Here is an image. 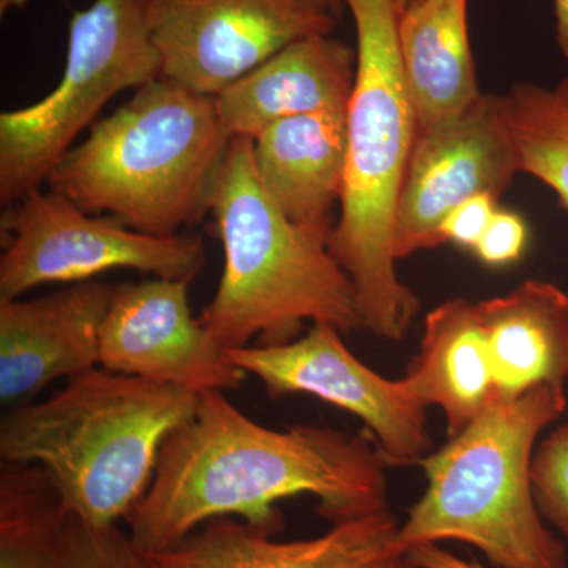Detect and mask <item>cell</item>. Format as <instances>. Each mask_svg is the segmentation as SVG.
<instances>
[{"label":"cell","mask_w":568,"mask_h":568,"mask_svg":"<svg viewBox=\"0 0 568 568\" xmlns=\"http://www.w3.org/2000/svg\"><path fill=\"white\" fill-rule=\"evenodd\" d=\"M0 301L41 284L91 282L114 268L192 283L207 264L203 239L138 233L58 192L33 190L0 215Z\"/></svg>","instance_id":"obj_8"},{"label":"cell","mask_w":568,"mask_h":568,"mask_svg":"<svg viewBox=\"0 0 568 568\" xmlns=\"http://www.w3.org/2000/svg\"><path fill=\"white\" fill-rule=\"evenodd\" d=\"M29 0H0V14L9 13L11 10H21L28 6Z\"/></svg>","instance_id":"obj_27"},{"label":"cell","mask_w":568,"mask_h":568,"mask_svg":"<svg viewBox=\"0 0 568 568\" xmlns=\"http://www.w3.org/2000/svg\"><path fill=\"white\" fill-rule=\"evenodd\" d=\"M398 48L418 132L457 118L480 99L467 0H422L399 14Z\"/></svg>","instance_id":"obj_19"},{"label":"cell","mask_w":568,"mask_h":568,"mask_svg":"<svg viewBox=\"0 0 568 568\" xmlns=\"http://www.w3.org/2000/svg\"><path fill=\"white\" fill-rule=\"evenodd\" d=\"M115 286L69 284L32 301H0V402L24 405L59 377L100 366V332Z\"/></svg>","instance_id":"obj_13"},{"label":"cell","mask_w":568,"mask_h":568,"mask_svg":"<svg viewBox=\"0 0 568 568\" xmlns=\"http://www.w3.org/2000/svg\"><path fill=\"white\" fill-rule=\"evenodd\" d=\"M519 174L504 97L481 93L457 118L417 133L395 213L396 261L446 244L443 224L459 204L499 200Z\"/></svg>","instance_id":"obj_11"},{"label":"cell","mask_w":568,"mask_h":568,"mask_svg":"<svg viewBox=\"0 0 568 568\" xmlns=\"http://www.w3.org/2000/svg\"><path fill=\"white\" fill-rule=\"evenodd\" d=\"M209 213L224 267L200 323L223 349L284 345L306 321L364 331L354 284L328 250L331 234L291 222L254 168L252 138L235 136L213 182Z\"/></svg>","instance_id":"obj_3"},{"label":"cell","mask_w":568,"mask_h":568,"mask_svg":"<svg viewBox=\"0 0 568 568\" xmlns=\"http://www.w3.org/2000/svg\"><path fill=\"white\" fill-rule=\"evenodd\" d=\"M162 77L145 0H95L74 10L58 88L40 102L0 114V204L41 189L115 95Z\"/></svg>","instance_id":"obj_7"},{"label":"cell","mask_w":568,"mask_h":568,"mask_svg":"<svg viewBox=\"0 0 568 568\" xmlns=\"http://www.w3.org/2000/svg\"><path fill=\"white\" fill-rule=\"evenodd\" d=\"M189 286L156 276L118 284L100 332V366L196 395L241 388L246 373L193 316Z\"/></svg>","instance_id":"obj_12"},{"label":"cell","mask_w":568,"mask_h":568,"mask_svg":"<svg viewBox=\"0 0 568 568\" xmlns=\"http://www.w3.org/2000/svg\"><path fill=\"white\" fill-rule=\"evenodd\" d=\"M526 244H528V224L523 216L497 209L487 230L473 250L481 263L500 267L518 261L525 253Z\"/></svg>","instance_id":"obj_23"},{"label":"cell","mask_w":568,"mask_h":568,"mask_svg":"<svg viewBox=\"0 0 568 568\" xmlns=\"http://www.w3.org/2000/svg\"><path fill=\"white\" fill-rule=\"evenodd\" d=\"M200 395L99 368L0 420V458L37 465L67 510L106 528L151 487L166 437L192 420Z\"/></svg>","instance_id":"obj_4"},{"label":"cell","mask_w":568,"mask_h":568,"mask_svg":"<svg viewBox=\"0 0 568 568\" xmlns=\"http://www.w3.org/2000/svg\"><path fill=\"white\" fill-rule=\"evenodd\" d=\"M331 324H313L284 345L226 349L231 364L256 376L271 398L317 396L364 420L388 465H422L433 443L426 406L407 377L390 381L362 364Z\"/></svg>","instance_id":"obj_10"},{"label":"cell","mask_w":568,"mask_h":568,"mask_svg":"<svg viewBox=\"0 0 568 568\" xmlns=\"http://www.w3.org/2000/svg\"><path fill=\"white\" fill-rule=\"evenodd\" d=\"M407 562L416 568H484L477 560L458 558L437 544L420 545L406 555Z\"/></svg>","instance_id":"obj_25"},{"label":"cell","mask_w":568,"mask_h":568,"mask_svg":"<svg viewBox=\"0 0 568 568\" xmlns=\"http://www.w3.org/2000/svg\"><path fill=\"white\" fill-rule=\"evenodd\" d=\"M497 201L491 194H477L455 207L443 224L444 242L474 248L497 212Z\"/></svg>","instance_id":"obj_24"},{"label":"cell","mask_w":568,"mask_h":568,"mask_svg":"<svg viewBox=\"0 0 568 568\" xmlns=\"http://www.w3.org/2000/svg\"><path fill=\"white\" fill-rule=\"evenodd\" d=\"M254 168L280 211L298 226L332 233L347 159V111L284 119L253 140Z\"/></svg>","instance_id":"obj_17"},{"label":"cell","mask_w":568,"mask_h":568,"mask_svg":"<svg viewBox=\"0 0 568 568\" xmlns=\"http://www.w3.org/2000/svg\"><path fill=\"white\" fill-rule=\"evenodd\" d=\"M355 69L357 51L332 33L305 37L231 82L215 97L216 110L231 138L254 140L284 119L347 111Z\"/></svg>","instance_id":"obj_16"},{"label":"cell","mask_w":568,"mask_h":568,"mask_svg":"<svg viewBox=\"0 0 568 568\" xmlns=\"http://www.w3.org/2000/svg\"><path fill=\"white\" fill-rule=\"evenodd\" d=\"M555 7L556 41L564 58L568 59V0H552Z\"/></svg>","instance_id":"obj_26"},{"label":"cell","mask_w":568,"mask_h":568,"mask_svg":"<svg viewBox=\"0 0 568 568\" xmlns=\"http://www.w3.org/2000/svg\"><path fill=\"white\" fill-rule=\"evenodd\" d=\"M396 568H416V567L410 566V564L407 562V560H405V562L399 564V566Z\"/></svg>","instance_id":"obj_30"},{"label":"cell","mask_w":568,"mask_h":568,"mask_svg":"<svg viewBox=\"0 0 568 568\" xmlns=\"http://www.w3.org/2000/svg\"><path fill=\"white\" fill-rule=\"evenodd\" d=\"M503 97L519 173L548 185L568 211V77L555 88L519 82Z\"/></svg>","instance_id":"obj_21"},{"label":"cell","mask_w":568,"mask_h":568,"mask_svg":"<svg viewBox=\"0 0 568 568\" xmlns=\"http://www.w3.org/2000/svg\"><path fill=\"white\" fill-rule=\"evenodd\" d=\"M388 463L372 437L324 426L265 428L223 392L200 395L192 420L164 440L148 493L126 517L145 555L205 521L239 517L278 532L287 497L310 495L332 525L387 508Z\"/></svg>","instance_id":"obj_1"},{"label":"cell","mask_w":568,"mask_h":568,"mask_svg":"<svg viewBox=\"0 0 568 568\" xmlns=\"http://www.w3.org/2000/svg\"><path fill=\"white\" fill-rule=\"evenodd\" d=\"M325 6L331 7L332 10H338L339 6H342V0H323Z\"/></svg>","instance_id":"obj_29"},{"label":"cell","mask_w":568,"mask_h":568,"mask_svg":"<svg viewBox=\"0 0 568 568\" xmlns=\"http://www.w3.org/2000/svg\"><path fill=\"white\" fill-rule=\"evenodd\" d=\"M532 487L541 517L568 536V424L558 426L538 446Z\"/></svg>","instance_id":"obj_22"},{"label":"cell","mask_w":568,"mask_h":568,"mask_svg":"<svg viewBox=\"0 0 568 568\" xmlns=\"http://www.w3.org/2000/svg\"><path fill=\"white\" fill-rule=\"evenodd\" d=\"M418 2H422V0H394L395 9L398 11V14L413 9V7L417 6Z\"/></svg>","instance_id":"obj_28"},{"label":"cell","mask_w":568,"mask_h":568,"mask_svg":"<svg viewBox=\"0 0 568 568\" xmlns=\"http://www.w3.org/2000/svg\"><path fill=\"white\" fill-rule=\"evenodd\" d=\"M357 31V69L347 106V159L328 250L354 284L364 331L402 342L420 302L399 280L395 213L418 121L398 48L394 0H342Z\"/></svg>","instance_id":"obj_2"},{"label":"cell","mask_w":568,"mask_h":568,"mask_svg":"<svg viewBox=\"0 0 568 568\" xmlns=\"http://www.w3.org/2000/svg\"><path fill=\"white\" fill-rule=\"evenodd\" d=\"M398 528L384 508L336 523L323 536L278 541L274 530L220 517L148 558L152 568H396L406 560Z\"/></svg>","instance_id":"obj_14"},{"label":"cell","mask_w":568,"mask_h":568,"mask_svg":"<svg viewBox=\"0 0 568 568\" xmlns=\"http://www.w3.org/2000/svg\"><path fill=\"white\" fill-rule=\"evenodd\" d=\"M162 74L216 97L287 44L331 36L323 0H145Z\"/></svg>","instance_id":"obj_9"},{"label":"cell","mask_w":568,"mask_h":568,"mask_svg":"<svg viewBox=\"0 0 568 568\" xmlns=\"http://www.w3.org/2000/svg\"><path fill=\"white\" fill-rule=\"evenodd\" d=\"M406 377L426 407L443 409L448 437L485 409L496 387L477 304L452 298L428 313L420 351Z\"/></svg>","instance_id":"obj_20"},{"label":"cell","mask_w":568,"mask_h":568,"mask_svg":"<svg viewBox=\"0 0 568 568\" xmlns=\"http://www.w3.org/2000/svg\"><path fill=\"white\" fill-rule=\"evenodd\" d=\"M496 394L514 398L537 386L566 388L568 294L556 284L528 280L477 304Z\"/></svg>","instance_id":"obj_18"},{"label":"cell","mask_w":568,"mask_h":568,"mask_svg":"<svg viewBox=\"0 0 568 568\" xmlns=\"http://www.w3.org/2000/svg\"><path fill=\"white\" fill-rule=\"evenodd\" d=\"M0 568H152L129 530L89 525L37 465L0 470Z\"/></svg>","instance_id":"obj_15"},{"label":"cell","mask_w":568,"mask_h":568,"mask_svg":"<svg viewBox=\"0 0 568 568\" xmlns=\"http://www.w3.org/2000/svg\"><path fill=\"white\" fill-rule=\"evenodd\" d=\"M566 409V388L547 384L514 398L495 394L422 462L428 487L399 525V549L457 540L497 568H568L566 545L544 525L532 487L537 437Z\"/></svg>","instance_id":"obj_6"},{"label":"cell","mask_w":568,"mask_h":568,"mask_svg":"<svg viewBox=\"0 0 568 568\" xmlns=\"http://www.w3.org/2000/svg\"><path fill=\"white\" fill-rule=\"evenodd\" d=\"M231 140L215 97L162 77L93 123L47 185L82 211L170 237L207 215Z\"/></svg>","instance_id":"obj_5"}]
</instances>
